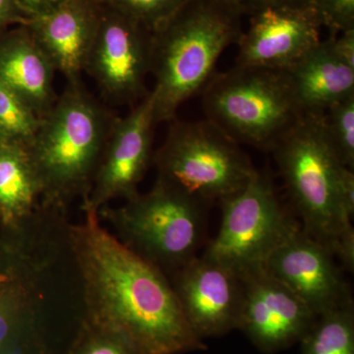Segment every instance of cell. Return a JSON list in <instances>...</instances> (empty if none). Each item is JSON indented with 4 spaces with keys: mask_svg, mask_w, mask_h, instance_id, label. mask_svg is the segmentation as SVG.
<instances>
[{
    "mask_svg": "<svg viewBox=\"0 0 354 354\" xmlns=\"http://www.w3.org/2000/svg\"><path fill=\"white\" fill-rule=\"evenodd\" d=\"M69 225L91 325L120 337L135 354H186L207 349L190 327L164 272L113 236L99 213L83 209Z\"/></svg>",
    "mask_w": 354,
    "mask_h": 354,
    "instance_id": "6da1fadb",
    "label": "cell"
},
{
    "mask_svg": "<svg viewBox=\"0 0 354 354\" xmlns=\"http://www.w3.org/2000/svg\"><path fill=\"white\" fill-rule=\"evenodd\" d=\"M243 16L235 0H188L152 31L157 124L171 122L181 104L204 90L221 53L239 43Z\"/></svg>",
    "mask_w": 354,
    "mask_h": 354,
    "instance_id": "7a4b0ae2",
    "label": "cell"
},
{
    "mask_svg": "<svg viewBox=\"0 0 354 354\" xmlns=\"http://www.w3.org/2000/svg\"><path fill=\"white\" fill-rule=\"evenodd\" d=\"M118 118L82 81L67 83L27 148L41 183V206L64 209L88 194Z\"/></svg>",
    "mask_w": 354,
    "mask_h": 354,
    "instance_id": "3957f363",
    "label": "cell"
},
{
    "mask_svg": "<svg viewBox=\"0 0 354 354\" xmlns=\"http://www.w3.org/2000/svg\"><path fill=\"white\" fill-rule=\"evenodd\" d=\"M302 230L354 269V230L342 211V165L324 134L321 115H307L272 151Z\"/></svg>",
    "mask_w": 354,
    "mask_h": 354,
    "instance_id": "277c9868",
    "label": "cell"
},
{
    "mask_svg": "<svg viewBox=\"0 0 354 354\" xmlns=\"http://www.w3.org/2000/svg\"><path fill=\"white\" fill-rule=\"evenodd\" d=\"M203 92L206 120L239 144L272 152L306 118L286 69L234 65Z\"/></svg>",
    "mask_w": 354,
    "mask_h": 354,
    "instance_id": "5b68a950",
    "label": "cell"
},
{
    "mask_svg": "<svg viewBox=\"0 0 354 354\" xmlns=\"http://www.w3.org/2000/svg\"><path fill=\"white\" fill-rule=\"evenodd\" d=\"M208 205L157 176L145 194L137 193L124 205L100 209L121 242L162 272H176L196 257L206 239Z\"/></svg>",
    "mask_w": 354,
    "mask_h": 354,
    "instance_id": "8992f818",
    "label": "cell"
},
{
    "mask_svg": "<svg viewBox=\"0 0 354 354\" xmlns=\"http://www.w3.org/2000/svg\"><path fill=\"white\" fill-rule=\"evenodd\" d=\"M164 143L153 153L158 177L209 205L242 189L258 169L250 158L209 120L171 121Z\"/></svg>",
    "mask_w": 354,
    "mask_h": 354,
    "instance_id": "52a82bcc",
    "label": "cell"
},
{
    "mask_svg": "<svg viewBox=\"0 0 354 354\" xmlns=\"http://www.w3.org/2000/svg\"><path fill=\"white\" fill-rule=\"evenodd\" d=\"M220 204V230L203 256L241 277L264 267L274 251L301 228L264 171H257L242 189Z\"/></svg>",
    "mask_w": 354,
    "mask_h": 354,
    "instance_id": "ba28073f",
    "label": "cell"
},
{
    "mask_svg": "<svg viewBox=\"0 0 354 354\" xmlns=\"http://www.w3.org/2000/svg\"><path fill=\"white\" fill-rule=\"evenodd\" d=\"M151 55L152 31L102 6L99 29L84 73L94 80L102 99L132 108L150 93L146 79L151 73Z\"/></svg>",
    "mask_w": 354,
    "mask_h": 354,
    "instance_id": "9c48e42d",
    "label": "cell"
},
{
    "mask_svg": "<svg viewBox=\"0 0 354 354\" xmlns=\"http://www.w3.org/2000/svg\"><path fill=\"white\" fill-rule=\"evenodd\" d=\"M156 123L152 93H149L123 118L118 116L104 147L83 209L99 213L116 199L138 193L139 183L153 160Z\"/></svg>",
    "mask_w": 354,
    "mask_h": 354,
    "instance_id": "30bf717a",
    "label": "cell"
},
{
    "mask_svg": "<svg viewBox=\"0 0 354 354\" xmlns=\"http://www.w3.org/2000/svg\"><path fill=\"white\" fill-rule=\"evenodd\" d=\"M241 279L244 297L237 330L264 354L281 353L299 344L315 314L264 268Z\"/></svg>",
    "mask_w": 354,
    "mask_h": 354,
    "instance_id": "8fae6325",
    "label": "cell"
},
{
    "mask_svg": "<svg viewBox=\"0 0 354 354\" xmlns=\"http://www.w3.org/2000/svg\"><path fill=\"white\" fill-rule=\"evenodd\" d=\"M171 286L186 320L203 341L237 330L244 288L236 272L196 256L174 272Z\"/></svg>",
    "mask_w": 354,
    "mask_h": 354,
    "instance_id": "7c38bea8",
    "label": "cell"
},
{
    "mask_svg": "<svg viewBox=\"0 0 354 354\" xmlns=\"http://www.w3.org/2000/svg\"><path fill=\"white\" fill-rule=\"evenodd\" d=\"M263 268L288 286L317 317L353 304L351 288L334 254L302 227L274 251Z\"/></svg>",
    "mask_w": 354,
    "mask_h": 354,
    "instance_id": "4fadbf2b",
    "label": "cell"
},
{
    "mask_svg": "<svg viewBox=\"0 0 354 354\" xmlns=\"http://www.w3.org/2000/svg\"><path fill=\"white\" fill-rule=\"evenodd\" d=\"M249 17L235 65L288 69L322 41V21L312 7H269Z\"/></svg>",
    "mask_w": 354,
    "mask_h": 354,
    "instance_id": "5bb4252c",
    "label": "cell"
},
{
    "mask_svg": "<svg viewBox=\"0 0 354 354\" xmlns=\"http://www.w3.org/2000/svg\"><path fill=\"white\" fill-rule=\"evenodd\" d=\"M101 14L97 0H65L48 12L32 16L25 25L67 83L82 81Z\"/></svg>",
    "mask_w": 354,
    "mask_h": 354,
    "instance_id": "9a60e30c",
    "label": "cell"
},
{
    "mask_svg": "<svg viewBox=\"0 0 354 354\" xmlns=\"http://www.w3.org/2000/svg\"><path fill=\"white\" fill-rule=\"evenodd\" d=\"M50 260L43 249L26 239H0V349L25 319L41 308Z\"/></svg>",
    "mask_w": 354,
    "mask_h": 354,
    "instance_id": "2e32d148",
    "label": "cell"
},
{
    "mask_svg": "<svg viewBox=\"0 0 354 354\" xmlns=\"http://www.w3.org/2000/svg\"><path fill=\"white\" fill-rule=\"evenodd\" d=\"M55 72L25 25L0 37V81L41 118L57 99Z\"/></svg>",
    "mask_w": 354,
    "mask_h": 354,
    "instance_id": "e0dca14e",
    "label": "cell"
},
{
    "mask_svg": "<svg viewBox=\"0 0 354 354\" xmlns=\"http://www.w3.org/2000/svg\"><path fill=\"white\" fill-rule=\"evenodd\" d=\"M286 71L307 115H321L332 104L354 95V67L337 55L330 35Z\"/></svg>",
    "mask_w": 354,
    "mask_h": 354,
    "instance_id": "ac0fdd59",
    "label": "cell"
},
{
    "mask_svg": "<svg viewBox=\"0 0 354 354\" xmlns=\"http://www.w3.org/2000/svg\"><path fill=\"white\" fill-rule=\"evenodd\" d=\"M41 202V183L28 149L0 142V221L4 227L31 218Z\"/></svg>",
    "mask_w": 354,
    "mask_h": 354,
    "instance_id": "d6986e66",
    "label": "cell"
},
{
    "mask_svg": "<svg viewBox=\"0 0 354 354\" xmlns=\"http://www.w3.org/2000/svg\"><path fill=\"white\" fill-rule=\"evenodd\" d=\"M299 344L300 354H354L353 304L317 317Z\"/></svg>",
    "mask_w": 354,
    "mask_h": 354,
    "instance_id": "ffe728a7",
    "label": "cell"
},
{
    "mask_svg": "<svg viewBox=\"0 0 354 354\" xmlns=\"http://www.w3.org/2000/svg\"><path fill=\"white\" fill-rule=\"evenodd\" d=\"M41 118L0 81V142L30 146Z\"/></svg>",
    "mask_w": 354,
    "mask_h": 354,
    "instance_id": "44dd1931",
    "label": "cell"
},
{
    "mask_svg": "<svg viewBox=\"0 0 354 354\" xmlns=\"http://www.w3.org/2000/svg\"><path fill=\"white\" fill-rule=\"evenodd\" d=\"M324 134L339 162L354 169V95L332 104L321 114Z\"/></svg>",
    "mask_w": 354,
    "mask_h": 354,
    "instance_id": "7402d4cb",
    "label": "cell"
},
{
    "mask_svg": "<svg viewBox=\"0 0 354 354\" xmlns=\"http://www.w3.org/2000/svg\"><path fill=\"white\" fill-rule=\"evenodd\" d=\"M102 6L138 21L151 31L169 19L188 0H97Z\"/></svg>",
    "mask_w": 354,
    "mask_h": 354,
    "instance_id": "603a6c76",
    "label": "cell"
},
{
    "mask_svg": "<svg viewBox=\"0 0 354 354\" xmlns=\"http://www.w3.org/2000/svg\"><path fill=\"white\" fill-rule=\"evenodd\" d=\"M0 354H53L41 308L25 319L0 349Z\"/></svg>",
    "mask_w": 354,
    "mask_h": 354,
    "instance_id": "cb8c5ba5",
    "label": "cell"
},
{
    "mask_svg": "<svg viewBox=\"0 0 354 354\" xmlns=\"http://www.w3.org/2000/svg\"><path fill=\"white\" fill-rule=\"evenodd\" d=\"M65 354H135L120 337L84 320Z\"/></svg>",
    "mask_w": 354,
    "mask_h": 354,
    "instance_id": "d4e9b609",
    "label": "cell"
},
{
    "mask_svg": "<svg viewBox=\"0 0 354 354\" xmlns=\"http://www.w3.org/2000/svg\"><path fill=\"white\" fill-rule=\"evenodd\" d=\"M330 36L354 30V0H312Z\"/></svg>",
    "mask_w": 354,
    "mask_h": 354,
    "instance_id": "484cf974",
    "label": "cell"
},
{
    "mask_svg": "<svg viewBox=\"0 0 354 354\" xmlns=\"http://www.w3.org/2000/svg\"><path fill=\"white\" fill-rule=\"evenodd\" d=\"M244 15L269 8V7H313L312 0H236Z\"/></svg>",
    "mask_w": 354,
    "mask_h": 354,
    "instance_id": "4316f807",
    "label": "cell"
},
{
    "mask_svg": "<svg viewBox=\"0 0 354 354\" xmlns=\"http://www.w3.org/2000/svg\"><path fill=\"white\" fill-rule=\"evenodd\" d=\"M30 18L16 0H0V29L10 25H27Z\"/></svg>",
    "mask_w": 354,
    "mask_h": 354,
    "instance_id": "83f0119b",
    "label": "cell"
},
{
    "mask_svg": "<svg viewBox=\"0 0 354 354\" xmlns=\"http://www.w3.org/2000/svg\"><path fill=\"white\" fill-rule=\"evenodd\" d=\"M339 200L342 211L353 221L354 215V174L348 167H342L339 179Z\"/></svg>",
    "mask_w": 354,
    "mask_h": 354,
    "instance_id": "f1b7e54d",
    "label": "cell"
},
{
    "mask_svg": "<svg viewBox=\"0 0 354 354\" xmlns=\"http://www.w3.org/2000/svg\"><path fill=\"white\" fill-rule=\"evenodd\" d=\"M16 1L26 12L29 14L30 17H32V16L41 15L53 10L65 0H16Z\"/></svg>",
    "mask_w": 354,
    "mask_h": 354,
    "instance_id": "f546056e",
    "label": "cell"
},
{
    "mask_svg": "<svg viewBox=\"0 0 354 354\" xmlns=\"http://www.w3.org/2000/svg\"><path fill=\"white\" fill-rule=\"evenodd\" d=\"M235 1H236V0H235Z\"/></svg>",
    "mask_w": 354,
    "mask_h": 354,
    "instance_id": "4dcf8cb0",
    "label": "cell"
}]
</instances>
